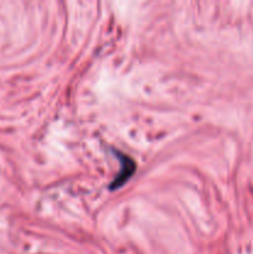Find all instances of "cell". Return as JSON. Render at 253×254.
<instances>
[{
  "label": "cell",
  "instance_id": "1",
  "mask_svg": "<svg viewBox=\"0 0 253 254\" xmlns=\"http://www.w3.org/2000/svg\"><path fill=\"white\" fill-rule=\"evenodd\" d=\"M122 161H123V168H122L123 170L119 173L118 176H116V179H114L113 184H112V186H111L112 189L118 188V186H121L122 184L126 183V181L128 180L129 176L134 173L135 164H134V161L131 160L130 158H128V156H126V155H122Z\"/></svg>",
  "mask_w": 253,
  "mask_h": 254
}]
</instances>
